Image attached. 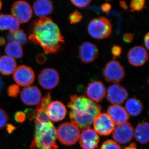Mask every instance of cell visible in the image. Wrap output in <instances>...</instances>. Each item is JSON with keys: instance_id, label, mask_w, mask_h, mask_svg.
<instances>
[{"instance_id": "cell-27", "label": "cell", "mask_w": 149, "mask_h": 149, "mask_svg": "<svg viewBox=\"0 0 149 149\" xmlns=\"http://www.w3.org/2000/svg\"><path fill=\"white\" fill-rule=\"evenodd\" d=\"M146 0H131L130 8L132 11H139L143 9Z\"/></svg>"}, {"instance_id": "cell-8", "label": "cell", "mask_w": 149, "mask_h": 149, "mask_svg": "<svg viewBox=\"0 0 149 149\" xmlns=\"http://www.w3.org/2000/svg\"><path fill=\"white\" fill-rule=\"evenodd\" d=\"M60 81L58 72L55 70L47 68L40 71L38 75L40 85L46 90H52L57 86Z\"/></svg>"}, {"instance_id": "cell-26", "label": "cell", "mask_w": 149, "mask_h": 149, "mask_svg": "<svg viewBox=\"0 0 149 149\" xmlns=\"http://www.w3.org/2000/svg\"><path fill=\"white\" fill-rule=\"evenodd\" d=\"M7 38L10 42H15L22 45L27 42V36L22 29H19L15 32H10Z\"/></svg>"}, {"instance_id": "cell-12", "label": "cell", "mask_w": 149, "mask_h": 149, "mask_svg": "<svg viewBox=\"0 0 149 149\" xmlns=\"http://www.w3.org/2000/svg\"><path fill=\"white\" fill-rule=\"evenodd\" d=\"M134 130L129 123L118 125L113 131L112 137L118 143L124 144L129 143L133 139Z\"/></svg>"}, {"instance_id": "cell-30", "label": "cell", "mask_w": 149, "mask_h": 149, "mask_svg": "<svg viewBox=\"0 0 149 149\" xmlns=\"http://www.w3.org/2000/svg\"><path fill=\"white\" fill-rule=\"evenodd\" d=\"M19 87L18 85H12L8 87L7 90L8 94L9 97H16L19 94Z\"/></svg>"}, {"instance_id": "cell-17", "label": "cell", "mask_w": 149, "mask_h": 149, "mask_svg": "<svg viewBox=\"0 0 149 149\" xmlns=\"http://www.w3.org/2000/svg\"><path fill=\"white\" fill-rule=\"evenodd\" d=\"M86 94L88 98L95 102H100L105 97L106 90L101 81H93L87 86Z\"/></svg>"}, {"instance_id": "cell-39", "label": "cell", "mask_w": 149, "mask_h": 149, "mask_svg": "<svg viewBox=\"0 0 149 149\" xmlns=\"http://www.w3.org/2000/svg\"><path fill=\"white\" fill-rule=\"evenodd\" d=\"M149 33L148 32L145 35L144 37V42L145 47L147 48V50L149 49Z\"/></svg>"}, {"instance_id": "cell-13", "label": "cell", "mask_w": 149, "mask_h": 149, "mask_svg": "<svg viewBox=\"0 0 149 149\" xmlns=\"http://www.w3.org/2000/svg\"><path fill=\"white\" fill-rule=\"evenodd\" d=\"M128 62L133 66L143 65L148 59V52L143 46H135L128 51L127 54Z\"/></svg>"}, {"instance_id": "cell-34", "label": "cell", "mask_w": 149, "mask_h": 149, "mask_svg": "<svg viewBox=\"0 0 149 149\" xmlns=\"http://www.w3.org/2000/svg\"><path fill=\"white\" fill-rule=\"evenodd\" d=\"M111 53L114 57H119L122 53V49L118 45L113 46L111 49Z\"/></svg>"}, {"instance_id": "cell-29", "label": "cell", "mask_w": 149, "mask_h": 149, "mask_svg": "<svg viewBox=\"0 0 149 149\" xmlns=\"http://www.w3.org/2000/svg\"><path fill=\"white\" fill-rule=\"evenodd\" d=\"M100 149H121L120 146L114 141L107 140L104 142Z\"/></svg>"}, {"instance_id": "cell-20", "label": "cell", "mask_w": 149, "mask_h": 149, "mask_svg": "<svg viewBox=\"0 0 149 149\" xmlns=\"http://www.w3.org/2000/svg\"><path fill=\"white\" fill-rule=\"evenodd\" d=\"M33 8L35 14L40 17L50 14L54 10L53 5L49 0H36Z\"/></svg>"}, {"instance_id": "cell-16", "label": "cell", "mask_w": 149, "mask_h": 149, "mask_svg": "<svg viewBox=\"0 0 149 149\" xmlns=\"http://www.w3.org/2000/svg\"><path fill=\"white\" fill-rule=\"evenodd\" d=\"M42 93L38 87L29 86L25 87L20 93L22 101L27 106L37 104L41 100Z\"/></svg>"}, {"instance_id": "cell-4", "label": "cell", "mask_w": 149, "mask_h": 149, "mask_svg": "<svg viewBox=\"0 0 149 149\" xmlns=\"http://www.w3.org/2000/svg\"><path fill=\"white\" fill-rule=\"evenodd\" d=\"M89 35L97 40L106 39L109 37L112 31V26L109 20L104 17L91 20L88 25Z\"/></svg>"}, {"instance_id": "cell-32", "label": "cell", "mask_w": 149, "mask_h": 149, "mask_svg": "<svg viewBox=\"0 0 149 149\" xmlns=\"http://www.w3.org/2000/svg\"><path fill=\"white\" fill-rule=\"evenodd\" d=\"M92 0H70L71 2L75 6L78 8H84L89 4Z\"/></svg>"}, {"instance_id": "cell-41", "label": "cell", "mask_w": 149, "mask_h": 149, "mask_svg": "<svg viewBox=\"0 0 149 149\" xmlns=\"http://www.w3.org/2000/svg\"><path fill=\"white\" fill-rule=\"evenodd\" d=\"M120 7L123 9L124 10H127L128 8V6H127V4L124 1H121L120 2Z\"/></svg>"}, {"instance_id": "cell-15", "label": "cell", "mask_w": 149, "mask_h": 149, "mask_svg": "<svg viewBox=\"0 0 149 149\" xmlns=\"http://www.w3.org/2000/svg\"><path fill=\"white\" fill-rule=\"evenodd\" d=\"M79 139L80 146L83 149H95L100 142L97 133L90 127L84 129Z\"/></svg>"}, {"instance_id": "cell-11", "label": "cell", "mask_w": 149, "mask_h": 149, "mask_svg": "<svg viewBox=\"0 0 149 149\" xmlns=\"http://www.w3.org/2000/svg\"><path fill=\"white\" fill-rule=\"evenodd\" d=\"M108 101L113 105L123 103L128 97V93L124 87L115 83L108 88L107 93Z\"/></svg>"}, {"instance_id": "cell-42", "label": "cell", "mask_w": 149, "mask_h": 149, "mask_svg": "<svg viewBox=\"0 0 149 149\" xmlns=\"http://www.w3.org/2000/svg\"><path fill=\"white\" fill-rule=\"evenodd\" d=\"M124 149H137L136 145L135 143H132L129 146L126 147Z\"/></svg>"}, {"instance_id": "cell-19", "label": "cell", "mask_w": 149, "mask_h": 149, "mask_svg": "<svg viewBox=\"0 0 149 149\" xmlns=\"http://www.w3.org/2000/svg\"><path fill=\"white\" fill-rule=\"evenodd\" d=\"M107 114L114 124L120 125L126 123L129 119V115L123 107L119 105H113L109 107Z\"/></svg>"}, {"instance_id": "cell-45", "label": "cell", "mask_w": 149, "mask_h": 149, "mask_svg": "<svg viewBox=\"0 0 149 149\" xmlns=\"http://www.w3.org/2000/svg\"><path fill=\"white\" fill-rule=\"evenodd\" d=\"M2 3L1 0H0V10L2 8Z\"/></svg>"}, {"instance_id": "cell-21", "label": "cell", "mask_w": 149, "mask_h": 149, "mask_svg": "<svg viewBox=\"0 0 149 149\" xmlns=\"http://www.w3.org/2000/svg\"><path fill=\"white\" fill-rule=\"evenodd\" d=\"M19 26V22L12 15H0V30H9L13 32L18 30Z\"/></svg>"}, {"instance_id": "cell-31", "label": "cell", "mask_w": 149, "mask_h": 149, "mask_svg": "<svg viewBox=\"0 0 149 149\" xmlns=\"http://www.w3.org/2000/svg\"><path fill=\"white\" fill-rule=\"evenodd\" d=\"M8 120V117L3 110L0 109V129H2L5 126Z\"/></svg>"}, {"instance_id": "cell-43", "label": "cell", "mask_w": 149, "mask_h": 149, "mask_svg": "<svg viewBox=\"0 0 149 149\" xmlns=\"http://www.w3.org/2000/svg\"><path fill=\"white\" fill-rule=\"evenodd\" d=\"M6 40L3 37H0V46H3L6 44Z\"/></svg>"}, {"instance_id": "cell-28", "label": "cell", "mask_w": 149, "mask_h": 149, "mask_svg": "<svg viewBox=\"0 0 149 149\" xmlns=\"http://www.w3.org/2000/svg\"><path fill=\"white\" fill-rule=\"evenodd\" d=\"M82 14L78 10H75L70 15L69 20L71 24H75L79 23L83 19Z\"/></svg>"}, {"instance_id": "cell-2", "label": "cell", "mask_w": 149, "mask_h": 149, "mask_svg": "<svg viewBox=\"0 0 149 149\" xmlns=\"http://www.w3.org/2000/svg\"><path fill=\"white\" fill-rule=\"evenodd\" d=\"M69 117L72 123L81 129L88 128L101 113V107L84 95H72L68 104Z\"/></svg>"}, {"instance_id": "cell-1", "label": "cell", "mask_w": 149, "mask_h": 149, "mask_svg": "<svg viewBox=\"0 0 149 149\" xmlns=\"http://www.w3.org/2000/svg\"><path fill=\"white\" fill-rule=\"evenodd\" d=\"M28 39L40 45L47 54L58 52L64 42V37L58 26L47 17H40L33 22Z\"/></svg>"}, {"instance_id": "cell-44", "label": "cell", "mask_w": 149, "mask_h": 149, "mask_svg": "<svg viewBox=\"0 0 149 149\" xmlns=\"http://www.w3.org/2000/svg\"><path fill=\"white\" fill-rule=\"evenodd\" d=\"M3 86V81L1 78L0 77V93L1 92L2 90Z\"/></svg>"}, {"instance_id": "cell-40", "label": "cell", "mask_w": 149, "mask_h": 149, "mask_svg": "<svg viewBox=\"0 0 149 149\" xmlns=\"http://www.w3.org/2000/svg\"><path fill=\"white\" fill-rule=\"evenodd\" d=\"M7 131L9 133H12L14 130L16 129V127H15L14 125L11 124H8L7 125Z\"/></svg>"}, {"instance_id": "cell-10", "label": "cell", "mask_w": 149, "mask_h": 149, "mask_svg": "<svg viewBox=\"0 0 149 149\" xmlns=\"http://www.w3.org/2000/svg\"><path fill=\"white\" fill-rule=\"evenodd\" d=\"M13 79L19 86H28L32 84L35 80V72L29 66L20 65L15 70Z\"/></svg>"}, {"instance_id": "cell-6", "label": "cell", "mask_w": 149, "mask_h": 149, "mask_svg": "<svg viewBox=\"0 0 149 149\" xmlns=\"http://www.w3.org/2000/svg\"><path fill=\"white\" fill-rule=\"evenodd\" d=\"M103 75L107 82L118 83L124 79L125 70L119 61L113 60L106 64L103 70Z\"/></svg>"}, {"instance_id": "cell-5", "label": "cell", "mask_w": 149, "mask_h": 149, "mask_svg": "<svg viewBox=\"0 0 149 149\" xmlns=\"http://www.w3.org/2000/svg\"><path fill=\"white\" fill-rule=\"evenodd\" d=\"M80 128L72 122L62 123L56 130V137L61 144L71 146L77 143L80 136Z\"/></svg>"}, {"instance_id": "cell-7", "label": "cell", "mask_w": 149, "mask_h": 149, "mask_svg": "<svg viewBox=\"0 0 149 149\" xmlns=\"http://www.w3.org/2000/svg\"><path fill=\"white\" fill-rule=\"evenodd\" d=\"M12 16L19 22L24 23L30 20L32 15V10L30 5L25 1H17L11 8Z\"/></svg>"}, {"instance_id": "cell-37", "label": "cell", "mask_w": 149, "mask_h": 149, "mask_svg": "<svg viewBox=\"0 0 149 149\" xmlns=\"http://www.w3.org/2000/svg\"><path fill=\"white\" fill-rule=\"evenodd\" d=\"M25 113H26L25 115L27 116L29 120H31L32 119H34L35 116V111H34L33 110L30 109H27L25 110Z\"/></svg>"}, {"instance_id": "cell-24", "label": "cell", "mask_w": 149, "mask_h": 149, "mask_svg": "<svg viewBox=\"0 0 149 149\" xmlns=\"http://www.w3.org/2000/svg\"><path fill=\"white\" fill-rule=\"evenodd\" d=\"M125 106V109L128 114L132 116H137L140 115L143 107V103L136 98L128 99Z\"/></svg>"}, {"instance_id": "cell-36", "label": "cell", "mask_w": 149, "mask_h": 149, "mask_svg": "<svg viewBox=\"0 0 149 149\" xmlns=\"http://www.w3.org/2000/svg\"><path fill=\"white\" fill-rule=\"evenodd\" d=\"M123 40L126 43L131 42L133 40V36L131 33H125L123 37Z\"/></svg>"}, {"instance_id": "cell-33", "label": "cell", "mask_w": 149, "mask_h": 149, "mask_svg": "<svg viewBox=\"0 0 149 149\" xmlns=\"http://www.w3.org/2000/svg\"><path fill=\"white\" fill-rule=\"evenodd\" d=\"M14 119L16 122L22 123L26 120V116L23 112L19 111L17 112L14 115Z\"/></svg>"}, {"instance_id": "cell-14", "label": "cell", "mask_w": 149, "mask_h": 149, "mask_svg": "<svg viewBox=\"0 0 149 149\" xmlns=\"http://www.w3.org/2000/svg\"><path fill=\"white\" fill-rule=\"evenodd\" d=\"M79 57L82 62L86 64L95 60L99 54L97 47L95 44L85 42L80 46L78 49Z\"/></svg>"}, {"instance_id": "cell-38", "label": "cell", "mask_w": 149, "mask_h": 149, "mask_svg": "<svg viewBox=\"0 0 149 149\" xmlns=\"http://www.w3.org/2000/svg\"><path fill=\"white\" fill-rule=\"evenodd\" d=\"M111 8V6L109 3H105L101 6L102 10L106 13H109Z\"/></svg>"}, {"instance_id": "cell-25", "label": "cell", "mask_w": 149, "mask_h": 149, "mask_svg": "<svg viewBox=\"0 0 149 149\" xmlns=\"http://www.w3.org/2000/svg\"><path fill=\"white\" fill-rule=\"evenodd\" d=\"M5 52L12 58H20L23 57V52L21 45L17 43L10 42L6 46Z\"/></svg>"}, {"instance_id": "cell-3", "label": "cell", "mask_w": 149, "mask_h": 149, "mask_svg": "<svg viewBox=\"0 0 149 149\" xmlns=\"http://www.w3.org/2000/svg\"><path fill=\"white\" fill-rule=\"evenodd\" d=\"M35 121V137L30 149H58L56 143V130L51 120Z\"/></svg>"}, {"instance_id": "cell-22", "label": "cell", "mask_w": 149, "mask_h": 149, "mask_svg": "<svg viewBox=\"0 0 149 149\" xmlns=\"http://www.w3.org/2000/svg\"><path fill=\"white\" fill-rule=\"evenodd\" d=\"M149 127V123L146 122L139 123L136 126L133 136L140 143L146 144L148 143Z\"/></svg>"}, {"instance_id": "cell-46", "label": "cell", "mask_w": 149, "mask_h": 149, "mask_svg": "<svg viewBox=\"0 0 149 149\" xmlns=\"http://www.w3.org/2000/svg\"><path fill=\"white\" fill-rule=\"evenodd\" d=\"M107 1H112V0H107Z\"/></svg>"}, {"instance_id": "cell-18", "label": "cell", "mask_w": 149, "mask_h": 149, "mask_svg": "<svg viewBox=\"0 0 149 149\" xmlns=\"http://www.w3.org/2000/svg\"><path fill=\"white\" fill-rule=\"evenodd\" d=\"M47 113L50 120L58 122L64 119L67 109L64 104L58 101L51 102L47 110Z\"/></svg>"}, {"instance_id": "cell-23", "label": "cell", "mask_w": 149, "mask_h": 149, "mask_svg": "<svg viewBox=\"0 0 149 149\" xmlns=\"http://www.w3.org/2000/svg\"><path fill=\"white\" fill-rule=\"evenodd\" d=\"M16 68V62L14 59L8 56L0 57V73L4 75L12 74Z\"/></svg>"}, {"instance_id": "cell-35", "label": "cell", "mask_w": 149, "mask_h": 149, "mask_svg": "<svg viewBox=\"0 0 149 149\" xmlns=\"http://www.w3.org/2000/svg\"><path fill=\"white\" fill-rule=\"evenodd\" d=\"M36 61L40 64H43L47 61V58L42 54H38L36 57Z\"/></svg>"}, {"instance_id": "cell-9", "label": "cell", "mask_w": 149, "mask_h": 149, "mask_svg": "<svg viewBox=\"0 0 149 149\" xmlns=\"http://www.w3.org/2000/svg\"><path fill=\"white\" fill-rule=\"evenodd\" d=\"M93 126L96 133L104 136L110 135L115 128L114 123L106 113L97 116L93 121Z\"/></svg>"}]
</instances>
